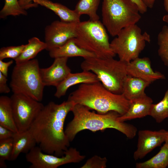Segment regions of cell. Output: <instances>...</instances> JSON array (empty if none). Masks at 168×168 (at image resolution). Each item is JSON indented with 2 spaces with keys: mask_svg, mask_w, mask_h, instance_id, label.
Instances as JSON below:
<instances>
[{
  "mask_svg": "<svg viewBox=\"0 0 168 168\" xmlns=\"http://www.w3.org/2000/svg\"><path fill=\"white\" fill-rule=\"evenodd\" d=\"M76 104L68 100L60 104L50 101L44 106L29 131L44 153L62 156L70 145L64 125L68 114Z\"/></svg>",
  "mask_w": 168,
  "mask_h": 168,
  "instance_id": "1",
  "label": "cell"
},
{
  "mask_svg": "<svg viewBox=\"0 0 168 168\" xmlns=\"http://www.w3.org/2000/svg\"><path fill=\"white\" fill-rule=\"evenodd\" d=\"M72 112L73 118L64 130L70 142L73 140L79 132L84 130L95 132L107 128H114L129 139L133 138L137 132V128L133 125L119 121L118 118L120 115L115 111L97 114L90 111V110L83 105L76 104Z\"/></svg>",
  "mask_w": 168,
  "mask_h": 168,
  "instance_id": "2",
  "label": "cell"
},
{
  "mask_svg": "<svg viewBox=\"0 0 168 168\" xmlns=\"http://www.w3.org/2000/svg\"><path fill=\"white\" fill-rule=\"evenodd\" d=\"M68 100L99 114L114 111L120 115L127 111L130 104V101L122 94H115L109 91L100 82L81 84L69 95Z\"/></svg>",
  "mask_w": 168,
  "mask_h": 168,
  "instance_id": "3",
  "label": "cell"
},
{
  "mask_svg": "<svg viewBox=\"0 0 168 168\" xmlns=\"http://www.w3.org/2000/svg\"><path fill=\"white\" fill-rule=\"evenodd\" d=\"M127 63L114 57L101 58L96 57L84 58L81 64L83 71L94 73L100 82L109 91L122 94L124 82L128 76Z\"/></svg>",
  "mask_w": 168,
  "mask_h": 168,
  "instance_id": "4",
  "label": "cell"
},
{
  "mask_svg": "<svg viewBox=\"0 0 168 168\" xmlns=\"http://www.w3.org/2000/svg\"><path fill=\"white\" fill-rule=\"evenodd\" d=\"M101 12L102 23L113 37L141 18L138 6L131 0H103Z\"/></svg>",
  "mask_w": 168,
  "mask_h": 168,
  "instance_id": "5",
  "label": "cell"
},
{
  "mask_svg": "<svg viewBox=\"0 0 168 168\" xmlns=\"http://www.w3.org/2000/svg\"><path fill=\"white\" fill-rule=\"evenodd\" d=\"M106 29L99 20L78 22L76 35L74 38L78 46L101 58L114 57L116 54L111 48Z\"/></svg>",
  "mask_w": 168,
  "mask_h": 168,
  "instance_id": "6",
  "label": "cell"
},
{
  "mask_svg": "<svg viewBox=\"0 0 168 168\" xmlns=\"http://www.w3.org/2000/svg\"><path fill=\"white\" fill-rule=\"evenodd\" d=\"M10 86L13 93L22 94L40 102L45 86L38 60L33 59L16 64L12 74Z\"/></svg>",
  "mask_w": 168,
  "mask_h": 168,
  "instance_id": "7",
  "label": "cell"
},
{
  "mask_svg": "<svg viewBox=\"0 0 168 168\" xmlns=\"http://www.w3.org/2000/svg\"><path fill=\"white\" fill-rule=\"evenodd\" d=\"M151 41L146 32L142 33L136 24L123 29L110 43L111 48L119 60L128 63L139 57L146 42Z\"/></svg>",
  "mask_w": 168,
  "mask_h": 168,
  "instance_id": "8",
  "label": "cell"
},
{
  "mask_svg": "<svg viewBox=\"0 0 168 168\" xmlns=\"http://www.w3.org/2000/svg\"><path fill=\"white\" fill-rule=\"evenodd\" d=\"M10 98L18 132L28 130L44 106L40 102L21 93H13Z\"/></svg>",
  "mask_w": 168,
  "mask_h": 168,
  "instance_id": "9",
  "label": "cell"
},
{
  "mask_svg": "<svg viewBox=\"0 0 168 168\" xmlns=\"http://www.w3.org/2000/svg\"><path fill=\"white\" fill-rule=\"evenodd\" d=\"M85 158V156L72 147L68 148L62 156L45 153L39 146H35L26 155V160L31 164V168H57L68 163H79Z\"/></svg>",
  "mask_w": 168,
  "mask_h": 168,
  "instance_id": "10",
  "label": "cell"
},
{
  "mask_svg": "<svg viewBox=\"0 0 168 168\" xmlns=\"http://www.w3.org/2000/svg\"><path fill=\"white\" fill-rule=\"evenodd\" d=\"M78 23L55 21L47 26L45 28L46 49L49 51L59 47L75 38Z\"/></svg>",
  "mask_w": 168,
  "mask_h": 168,
  "instance_id": "11",
  "label": "cell"
},
{
  "mask_svg": "<svg viewBox=\"0 0 168 168\" xmlns=\"http://www.w3.org/2000/svg\"><path fill=\"white\" fill-rule=\"evenodd\" d=\"M168 131L161 129L157 131L140 130L138 132L137 149L134 152L135 160L144 157L155 148L165 142Z\"/></svg>",
  "mask_w": 168,
  "mask_h": 168,
  "instance_id": "12",
  "label": "cell"
},
{
  "mask_svg": "<svg viewBox=\"0 0 168 168\" xmlns=\"http://www.w3.org/2000/svg\"><path fill=\"white\" fill-rule=\"evenodd\" d=\"M68 59L67 57L55 58L50 67L40 68L41 77L45 86L57 87L71 72L67 64Z\"/></svg>",
  "mask_w": 168,
  "mask_h": 168,
  "instance_id": "13",
  "label": "cell"
},
{
  "mask_svg": "<svg viewBox=\"0 0 168 168\" xmlns=\"http://www.w3.org/2000/svg\"><path fill=\"white\" fill-rule=\"evenodd\" d=\"M126 70L128 75L140 78L151 83L158 80L166 79L164 74L153 70L151 61L147 57H138L127 63Z\"/></svg>",
  "mask_w": 168,
  "mask_h": 168,
  "instance_id": "14",
  "label": "cell"
},
{
  "mask_svg": "<svg viewBox=\"0 0 168 168\" xmlns=\"http://www.w3.org/2000/svg\"><path fill=\"white\" fill-rule=\"evenodd\" d=\"M100 82L97 76L90 71H83L80 72L70 73L56 87L54 96L59 98L64 96L68 88L77 84L90 83Z\"/></svg>",
  "mask_w": 168,
  "mask_h": 168,
  "instance_id": "15",
  "label": "cell"
},
{
  "mask_svg": "<svg viewBox=\"0 0 168 168\" xmlns=\"http://www.w3.org/2000/svg\"><path fill=\"white\" fill-rule=\"evenodd\" d=\"M130 101V104L127 111L120 115L119 120L121 122L136 118H142L149 115L153 100L146 95Z\"/></svg>",
  "mask_w": 168,
  "mask_h": 168,
  "instance_id": "16",
  "label": "cell"
},
{
  "mask_svg": "<svg viewBox=\"0 0 168 168\" xmlns=\"http://www.w3.org/2000/svg\"><path fill=\"white\" fill-rule=\"evenodd\" d=\"M50 56L53 58L58 57H80L84 58L96 57L93 53L89 52L77 45L74 38L68 41L62 46L49 51Z\"/></svg>",
  "mask_w": 168,
  "mask_h": 168,
  "instance_id": "17",
  "label": "cell"
},
{
  "mask_svg": "<svg viewBox=\"0 0 168 168\" xmlns=\"http://www.w3.org/2000/svg\"><path fill=\"white\" fill-rule=\"evenodd\" d=\"M151 84L141 78L128 75L124 83L122 94L129 100L142 97L146 95L145 89Z\"/></svg>",
  "mask_w": 168,
  "mask_h": 168,
  "instance_id": "18",
  "label": "cell"
},
{
  "mask_svg": "<svg viewBox=\"0 0 168 168\" xmlns=\"http://www.w3.org/2000/svg\"><path fill=\"white\" fill-rule=\"evenodd\" d=\"M10 161L15 160L21 153H27L36 146V141L28 130L14 133Z\"/></svg>",
  "mask_w": 168,
  "mask_h": 168,
  "instance_id": "19",
  "label": "cell"
},
{
  "mask_svg": "<svg viewBox=\"0 0 168 168\" xmlns=\"http://www.w3.org/2000/svg\"><path fill=\"white\" fill-rule=\"evenodd\" d=\"M37 5H40L53 12L60 18V21L66 22H79L80 21L79 15L74 10L58 3L49 0H33Z\"/></svg>",
  "mask_w": 168,
  "mask_h": 168,
  "instance_id": "20",
  "label": "cell"
},
{
  "mask_svg": "<svg viewBox=\"0 0 168 168\" xmlns=\"http://www.w3.org/2000/svg\"><path fill=\"white\" fill-rule=\"evenodd\" d=\"M0 125L14 133L18 132L14 121L11 98L7 96L0 97Z\"/></svg>",
  "mask_w": 168,
  "mask_h": 168,
  "instance_id": "21",
  "label": "cell"
},
{
  "mask_svg": "<svg viewBox=\"0 0 168 168\" xmlns=\"http://www.w3.org/2000/svg\"><path fill=\"white\" fill-rule=\"evenodd\" d=\"M46 48L45 43L41 41L37 37L30 38L22 52L15 60L16 64L21 63L34 59L39 53L46 49Z\"/></svg>",
  "mask_w": 168,
  "mask_h": 168,
  "instance_id": "22",
  "label": "cell"
},
{
  "mask_svg": "<svg viewBox=\"0 0 168 168\" xmlns=\"http://www.w3.org/2000/svg\"><path fill=\"white\" fill-rule=\"evenodd\" d=\"M168 166V144L165 143L159 152L150 159L136 163L137 168H165Z\"/></svg>",
  "mask_w": 168,
  "mask_h": 168,
  "instance_id": "23",
  "label": "cell"
},
{
  "mask_svg": "<svg viewBox=\"0 0 168 168\" xmlns=\"http://www.w3.org/2000/svg\"><path fill=\"white\" fill-rule=\"evenodd\" d=\"M100 0H79L76 4L74 10L80 16L86 15L89 20H99V16L97 10Z\"/></svg>",
  "mask_w": 168,
  "mask_h": 168,
  "instance_id": "24",
  "label": "cell"
},
{
  "mask_svg": "<svg viewBox=\"0 0 168 168\" xmlns=\"http://www.w3.org/2000/svg\"><path fill=\"white\" fill-rule=\"evenodd\" d=\"M149 115L157 123H161L168 118V87L162 100L156 104H152Z\"/></svg>",
  "mask_w": 168,
  "mask_h": 168,
  "instance_id": "25",
  "label": "cell"
},
{
  "mask_svg": "<svg viewBox=\"0 0 168 168\" xmlns=\"http://www.w3.org/2000/svg\"><path fill=\"white\" fill-rule=\"evenodd\" d=\"M158 54L168 69V25L164 26L157 36Z\"/></svg>",
  "mask_w": 168,
  "mask_h": 168,
  "instance_id": "26",
  "label": "cell"
},
{
  "mask_svg": "<svg viewBox=\"0 0 168 168\" xmlns=\"http://www.w3.org/2000/svg\"><path fill=\"white\" fill-rule=\"evenodd\" d=\"M27 12L20 5L19 0H5V4L0 12V17L4 18L8 16L26 15Z\"/></svg>",
  "mask_w": 168,
  "mask_h": 168,
  "instance_id": "27",
  "label": "cell"
},
{
  "mask_svg": "<svg viewBox=\"0 0 168 168\" xmlns=\"http://www.w3.org/2000/svg\"><path fill=\"white\" fill-rule=\"evenodd\" d=\"M13 146V138L0 139V168H6L5 161H10Z\"/></svg>",
  "mask_w": 168,
  "mask_h": 168,
  "instance_id": "28",
  "label": "cell"
},
{
  "mask_svg": "<svg viewBox=\"0 0 168 168\" xmlns=\"http://www.w3.org/2000/svg\"><path fill=\"white\" fill-rule=\"evenodd\" d=\"M26 44L3 47L0 49V60L6 58H17L24 49Z\"/></svg>",
  "mask_w": 168,
  "mask_h": 168,
  "instance_id": "29",
  "label": "cell"
},
{
  "mask_svg": "<svg viewBox=\"0 0 168 168\" xmlns=\"http://www.w3.org/2000/svg\"><path fill=\"white\" fill-rule=\"evenodd\" d=\"M107 160L105 157L95 155L89 159L82 166V168H105L107 166Z\"/></svg>",
  "mask_w": 168,
  "mask_h": 168,
  "instance_id": "30",
  "label": "cell"
},
{
  "mask_svg": "<svg viewBox=\"0 0 168 168\" xmlns=\"http://www.w3.org/2000/svg\"><path fill=\"white\" fill-rule=\"evenodd\" d=\"M7 77L4 75L0 72V93H7L10 91V89L8 86L7 82Z\"/></svg>",
  "mask_w": 168,
  "mask_h": 168,
  "instance_id": "31",
  "label": "cell"
},
{
  "mask_svg": "<svg viewBox=\"0 0 168 168\" xmlns=\"http://www.w3.org/2000/svg\"><path fill=\"white\" fill-rule=\"evenodd\" d=\"M15 133L6 127L0 125V139L13 138Z\"/></svg>",
  "mask_w": 168,
  "mask_h": 168,
  "instance_id": "32",
  "label": "cell"
},
{
  "mask_svg": "<svg viewBox=\"0 0 168 168\" xmlns=\"http://www.w3.org/2000/svg\"><path fill=\"white\" fill-rule=\"evenodd\" d=\"M13 63L11 60L7 62H4L0 60V72L4 75L7 77L8 68Z\"/></svg>",
  "mask_w": 168,
  "mask_h": 168,
  "instance_id": "33",
  "label": "cell"
},
{
  "mask_svg": "<svg viewBox=\"0 0 168 168\" xmlns=\"http://www.w3.org/2000/svg\"><path fill=\"white\" fill-rule=\"evenodd\" d=\"M19 3L20 6L26 10L30 8L36 7L38 6L33 2V0H19Z\"/></svg>",
  "mask_w": 168,
  "mask_h": 168,
  "instance_id": "34",
  "label": "cell"
},
{
  "mask_svg": "<svg viewBox=\"0 0 168 168\" xmlns=\"http://www.w3.org/2000/svg\"><path fill=\"white\" fill-rule=\"evenodd\" d=\"M138 7L140 13L143 14L147 11V8L143 3L141 0H131Z\"/></svg>",
  "mask_w": 168,
  "mask_h": 168,
  "instance_id": "35",
  "label": "cell"
},
{
  "mask_svg": "<svg viewBox=\"0 0 168 168\" xmlns=\"http://www.w3.org/2000/svg\"><path fill=\"white\" fill-rule=\"evenodd\" d=\"M147 8H152L153 7L156 0H141Z\"/></svg>",
  "mask_w": 168,
  "mask_h": 168,
  "instance_id": "36",
  "label": "cell"
},
{
  "mask_svg": "<svg viewBox=\"0 0 168 168\" xmlns=\"http://www.w3.org/2000/svg\"><path fill=\"white\" fill-rule=\"evenodd\" d=\"M163 2L165 9L168 13V0H163Z\"/></svg>",
  "mask_w": 168,
  "mask_h": 168,
  "instance_id": "37",
  "label": "cell"
},
{
  "mask_svg": "<svg viewBox=\"0 0 168 168\" xmlns=\"http://www.w3.org/2000/svg\"><path fill=\"white\" fill-rule=\"evenodd\" d=\"M162 20L163 21L167 23L168 24V13L163 16Z\"/></svg>",
  "mask_w": 168,
  "mask_h": 168,
  "instance_id": "38",
  "label": "cell"
},
{
  "mask_svg": "<svg viewBox=\"0 0 168 168\" xmlns=\"http://www.w3.org/2000/svg\"><path fill=\"white\" fill-rule=\"evenodd\" d=\"M165 143L168 144V131L166 138L165 141Z\"/></svg>",
  "mask_w": 168,
  "mask_h": 168,
  "instance_id": "39",
  "label": "cell"
}]
</instances>
